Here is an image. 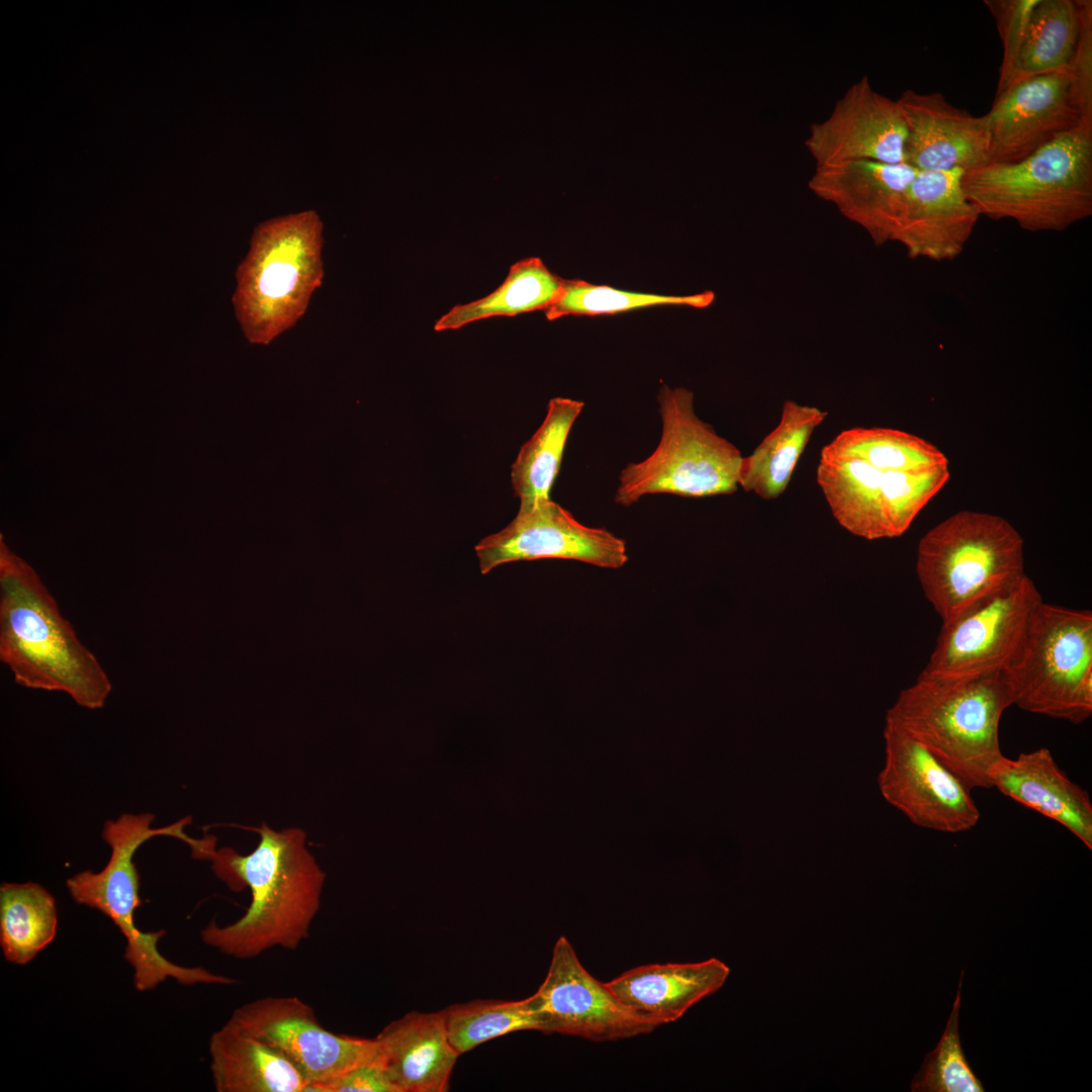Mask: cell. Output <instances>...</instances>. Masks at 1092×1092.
I'll list each match as a JSON object with an SVG mask.
<instances>
[{"instance_id": "obj_1", "label": "cell", "mask_w": 1092, "mask_h": 1092, "mask_svg": "<svg viewBox=\"0 0 1092 1092\" xmlns=\"http://www.w3.org/2000/svg\"><path fill=\"white\" fill-rule=\"evenodd\" d=\"M260 841L249 854L234 848L214 849L208 860L214 875L235 891L251 892L246 913L220 926L211 920L200 932L201 940L238 960H251L281 947L296 949L309 935L321 907L326 874L305 845L300 828H258Z\"/></svg>"}, {"instance_id": "obj_2", "label": "cell", "mask_w": 1092, "mask_h": 1092, "mask_svg": "<svg viewBox=\"0 0 1092 1092\" xmlns=\"http://www.w3.org/2000/svg\"><path fill=\"white\" fill-rule=\"evenodd\" d=\"M0 659L17 685L104 707L112 684L37 572L0 535Z\"/></svg>"}, {"instance_id": "obj_3", "label": "cell", "mask_w": 1092, "mask_h": 1092, "mask_svg": "<svg viewBox=\"0 0 1092 1092\" xmlns=\"http://www.w3.org/2000/svg\"><path fill=\"white\" fill-rule=\"evenodd\" d=\"M1010 706L1004 669L968 675L922 670L888 710L886 724L918 741L971 790L988 789L989 771L1003 755L1000 720Z\"/></svg>"}, {"instance_id": "obj_4", "label": "cell", "mask_w": 1092, "mask_h": 1092, "mask_svg": "<svg viewBox=\"0 0 1092 1092\" xmlns=\"http://www.w3.org/2000/svg\"><path fill=\"white\" fill-rule=\"evenodd\" d=\"M980 214L1029 232H1063L1092 215V124L1081 123L1012 163L965 172Z\"/></svg>"}, {"instance_id": "obj_5", "label": "cell", "mask_w": 1092, "mask_h": 1092, "mask_svg": "<svg viewBox=\"0 0 1092 1092\" xmlns=\"http://www.w3.org/2000/svg\"><path fill=\"white\" fill-rule=\"evenodd\" d=\"M324 225L312 209L259 223L236 271L233 305L247 341L269 345L305 313L324 279Z\"/></svg>"}, {"instance_id": "obj_6", "label": "cell", "mask_w": 1092, "mask_h": 1092, "mask_svg": "<svg viewBox=\"0 0 1092 1092\" xmlns=\"http://www.w3.org/2000/svg\"><path fill=\"white\" fill-rule=\"evenodd\" d=\"M152 813H124L116 820H107L102 830L103 840L110 846L107 864L98 873L80 872L66 881L75 903L100 911L109 917L125 938L124 959L133 970V986L145 992L155 989L167 979L182 985H231L235 980L212 973L202 967H185L166 959L158 948L164 929L146 932L134 922V912L141 905L140 875L133 861L138 848L156 836H171L184 841L191 849L201 839L191 838L184 827L191 817L153 828Z\"/></svg>"}, {"instance_id": "obj_7", "label": "cell", "mask_w": 1092, "mask_h": 1092, "mask_svg": "<svg viewBox=\"0 0 1092 1092\" xmlns=\"http://www.w3.org/2000/svg\"><path fill=\"white\" fill-rule=\"evenodd\" d=\"M657 401L660 440L647 458L621 470L615 503L630 507L644 495L657 493L686 497L734 493L743 457L697 416L694 393L663 384Z\"/></svg>"}, {"instance_id": "obj_8", "label": "cell", "mask_w": 1092, "mask_h": 1092, "mask_svg": "<svg viewBox=\"0 0 1092 1092\" xmlns=\"http://www.w3.org/2000/svg\"><path fill=\"white\" fill-rule=\"evenodd\" d=\"M1012 705L1080 724L1092 715V613L1039 602L1004 669Z\"/></svg>"}, {"instance_id": "obj_9", "label": "cell", "mask_w": 1092, "mask_h": 1092, "mask_svg": "<svg viewBox=\"0 0 1092 1092\" xmlns=\"http://www.w3.org/2000/svg\"><path fill=\"white\" fill-rule=\"evenodd\" d=\"M1023 540L1004 518L962 511L919 541L916 572L925 598L946 621L1024 573Z\"/></svg>"}, {"instance_id": "obj_10", "label": "cell", "mask_w": 1092, "mask_h": 1092, "mask_svg": "<svg viewBox=\"0 0 1092 1092\" xmlns=\"http://www.w3.org/2000/svg\"><path fill=\"white\" fill-rule=\"evenodd\" d=\"M1041 596L1024 573L978 598L942 621L923 671L968 675L1006 669Z\"/></svg>"}, {"instance_id": "obj_11", "label": "cell", "mask_w": 1092, "mask_h": 1092, "mask_svg": "<svg viewBox=\"0 0 1092 1092\" xmlns=\"http://www.w3.org/2000/svg\"><path fill=\"white\" fill-rule=\"evenodd\" d=\"M288 1059L307 1081L305 1092L356 1066L381 1060L376 1038L336 1034L295 996H268L235 1009L228 1020Z\"/></svg>"}, {"instance_id": "obj_12", "label": "cell", "mask_w": 1092, "mask_h": 1092, "mask_svg": "<svg viewBox=\"0 0 1092 1092\" xmlns=\"http://www.w3.org/2000/svg\"><path fill=\"white\" fill-rule=\"evenodd\" d=\"M474 550L481 574L506 563L538 559L575 560L610 569L628 561L624 539L579 523L550 497L520 502L513 521L480 540Z\"/></svg>"}, {"instance_id": "obj_13", "label": "cell", "mask_w": 1092, "mask_h": 1092, "mask_svg": "<svg viewBox=\"0 0 1092 1092\" xmlns=\"http://www.w3.org/2000/svg\"><path fill=\"white\" fill-rule=\"evenodd\" d=\"M885 763L878 776L883 798L914 825L943 833L974 828L980 810L971 789L924 746L886 724Z\"/></svg>"}, {"instance_id": "obj_14", "label": "cell", "mask_w": 1092, "mask_h": 1092, "mask_svg": "<svg viewBox=\"0 0 1092 1092\" xmlns=\"http://www.w3.org/2000/svg\"><path fill=\"white\" fill-rule=\"evenodd\" d=\"M541 1032L575 1035L594 1041L626 1039L658 1027L638 1016L580 964L564 936L553 947L547 976L531 996Z\"/></svg>"}, {"instance_id": "obj_15", "label": "cell", "mask_w": 1092, "mask_h": 1092, "mask_svg": "<svg viewBox=\"0 0 1092 1092\" xmlns=\"http://www.w3.org/2000/svg\"><path fill=\"white\" fill-rule=\"evenodd\" d=\"M907 128L901 107L867 76L851 84L824 120L809 126L805 148L816 167L855 160L904 163Z\"/></svg>"}, {"instance_id": "obj_16", "label": "cell", "mask_w": 1092, "mask_h": 1092, "mask_svg": "<svg viewBox=\"0 0 1092 1092\" xmlns=\"http://www.w3.org/2000/svg\"><path fill=\"white\" fill-rule=\"evenodd\" d=\"M985 115L990 134V164L1021 160L1085 122L1073 102L1067 72L1014 82L996 93Z\"/></svg>"}, {"instance_id": "obj_17", "label": "cell", "mask_w": 1092, "mask_h": 1092, "mask_svg": "<svg viewBox=\"0 0 1092 1092\" xmlns=\"http://www.w3.org/2000/svg\"><path fill=\"white\" fill-rule=\"evenodd\" d=\"M965 171H917L905 192L892 242L912 259L949 261L964 251L980 217L964 187Z\"/></svg>"}, {"instance_id": "obj_18", "label": "cell", "mask_w": 1092, "mask_h": 1092, "mask_svg": "<svg viewBox=\"0 0 1092 1092\" xmlns=\"http://www.w3.org/2000/svg\"><path fill=\"white\" fill-rule=\"evenodd\" d=\"M907 128L904 163L917 171L965 172L990 164L986 115L975 116L939 92L903 91L897 99Z\"/></svg>"}, {"instance_id": "obj_19", "label": "cell", "mask_w": 1092, "mask_h": 1092, "mask_svg": "<svg viewBox=\"0 0 1092 1092\" xmlns=\"http://www.w3.org/2000/svg\"><path fill=\"white\" fill-rule=\"evenodd\" d=\"M916 172L905 163L855 160L816 167L808 185L880 246L893 241L905 192Z\"/></svg>"}, {"instance_id": "obj_20", "label": "cell", "mask_w": 1092, "mask_h": 1092, "mask_svg": "<svg viewBox=\"0 0 1092 1092\" xmlns=\"http://www.w3.org/2000/svg\"><path fill=\"white\" fill-rule=\"evenodd\" d=\"M990 788L1067 828L1092 849V804L1089 794L1074 783L1046 747L1004 755L989 771Z\"/></svg>"}, {"instance_id": "obj_21", "label": "cell", "mask_w": 1092, "mask_h": 1092, "mask_svg": "<svg viewBox=\"0 0 1092 1092\" xmlns=\"http://www.w3.org/2000/svg\"><path fill=\"white\" fill-rule=\"evenodd\" d=\"M729 973L724 963L713 958L700 963L639 966L605 984L629 1010L660 1026L677 1020L720 989Z\"/></svg>"}, {"instance_id": "obj_22", "label": "cell", "mask_w": 1092, "mask_h": 1092, "mask_svg": "<svg viewBox=\"0 0 1092 1092\" xmlns=\"http://www.w3.org/2000/svg\"><path fill=\"white\" fill-rule=\"evenodd\" d=\"M380 1059L398 1092H444L460 1056L438 1013L410 1012L375 1037Z\"/></svg>"}, {"instance_id": "obj_23", "label": "cell", "mask_w": 1092, "mask_h": 1092, "mask_svg": "<svg viewBox=\"0 0 1092 1092\" xmlns=\"http://www.w3.org/2000/svg\"><path fill=\"white\" fill-rule=\"evenodd\" d=\"M217 1092H305L307 1081L282 1054L228 1021L209 1039Z\"/></svg>"}, {"instance_id": "obj_24", "label": "cell", "mask_w": 1092, "mask_h": 1092, "mask_svg": "<svg viewBox=\"0 0 1092 1092\" xmlns=\"http://www.w3.org/2000/svg\"><path fill=\"white\" fill-rule=\"evenodd\" d=\"M883 474L867 462L821 450L816 479L838 522L868 540L890 538L883 510Z\"/></svg>"}, {"instance_id": "obj_25", "label": "cell", "mask_w": 1092, "mask_h": 1092, "mask_svg": "<svg viewBox=\"0 0 1092 1092\" xmlns=\"http://www.w3.org/2000/svg\"><path fill=\"white\" fill-rule=\"evenodd\" d=\"M826 417L817 406L785 400L777 427L742 458L738 485L765 500L781 496L814 431Z\"/></svg>"}, {"instance_id": "obj_26", "label": "cell", "mask_w": 1092, "mask_h": 1092, "mask_svg": "<svg viewBox=\"0 0 1092 1092\" xmlns=\"http://www.w3.org/2000/svg\"><path fill=\"white\" fill-rule=\"evenodd\" d=\"M563 281L540 258L522 259L511 266L503 284L494 291L477 300L455 305L436 322L434 329L437 332L458 330L484 318L545 311L559 298Z\"/></svg>"}, {"instance_id": "obj_27", "label": "cell", "mask_w": 1092, "mask_h": 1092, "mask_svg": "<svg viewBox=\"0 0 1092 1092\" xmlns=\"http://www.w3.org/2000/svg\"><path fill=\"white\" fill-rule=\"evenodd\" d=\"M1079 31L1077 0H1038L1008 77L996 93L1027 77L1067 72Z\"/></svg>"}, {"instance_id": "obj_28", "label": "cell", "mask_w": 1092, "mask_h": 1092, "mask_svg": "<svg viewBox=\"0 0 1092 1092\" xmlns=\"http://www.w3.org/2000/svg\"><path fill=\"white\" fill-rule=\"evenodd\" d=\"M583 406V401L567 397L549 400L542 424L522 445L511 467L512 486L520 502L550 497L568 435Z\"/></svg>"}, {"instance_id": "obj_29", "label": "cell", "mask_w": 1092, "mask_h": 1092, "mask_svg": "<svg viewBox=\"0 0 1092 1092\" xmlns=\"http://www.w3.org/2000/svg\"><path fill=\"white\" fill-rule=\"evenodd\" d=\"M54 896L41 885L3 883L0 887V945L5 960L23 966L55 938Z\"/></svg>"}, {"instance_id": "obj_30", "label": "cell", "mask_w": 1092, "mask_h": 1092, "mask_svg": "<svg viewBox=\"0 0 1092 1092\" xmlns=\"http://www.w3.org/2000/svg\"><path fill=\"white\" fill-rule=\"evenodd\" d=\"M831 454L858 458L881 471H922L948 466L945 455L931 443L889 428H850L823 447Z\"/></svg>"}, {"instance_id": "obj_31", "label": "cell", "mask_w": 1092, "mask_h": 1092, "mask_svg": "<svg viewBox=\"0 0 1092 1092\" xmlns=\"http://www.w3.org/2000/svg\"><path fill=\"white\" fill-rule=\"evenodd\" d=\"M440 1014L449 1041L460 1056L507 1033L542 1029L531 996L519 1001L474 1000L449 1006Z\"/></svg>"}, {"instance_id": "obj_32", "label": "cell", "mask_w": 1092, "mask_h": 1092, "mask_svg": "<svg viewBox=\"0 0 1092 1092\" xmlns=\"http://www.w3.org/2000/svg\"><path fill=\"white\" fill-rule=\"evenodd\" d=\"M714 298V292L709 290L692 295L670 296L630 292L579 279H564L559 298L544 312L548 321H554L565 315L614 314L654 305L704 308L709 306Z\"/></svg>"}, {"instance_id": "obj_33", "label": "cell", "mask_w": 1092, "mask_h": 1092, "mask_svg": "<svg viewBox=\"0 0 1092 1092\" xmlns=\"http://www.w3.org/2000/svg\"><path fill=\"white\" fill-rule=\"evenodd\" d=\"M964 971L961 972L959 990L943 1033L936 1046L929 1052L915 1075L913 1092H984L979 1078L970 1067L961 1045L959 1015L961 988Z\"/></svg>"}, {"instance_id": "obj_34", "label": "cell", "mask_w": 1092, "mask_h": 1092, "mask_svg": "<svg viewBox=\"0 0 1092 1092\" xmlns=\"http://www.w3.org/2000/svg\"><path fill=\"white\" fill-rule=\"evenodd\" d=\"M948 478V466L922 471H884L883 510L890 538L907 531Z\"/></svg>"}, {"instance_id": "obj_35", "label": "cell", "mask_w": 1092, "mask_h": 1092, "mask_svg": "<svg viewBox=\"0 0 1092 1092\" xmlns=\"http://www.w3.org/2000/svg\"><path fill=\"white\" fill-rule=\"evenodd\" d=\"M1077 2L1080 31L1067 73L1073 102L1083 121L1092 124V1Z\"/></svg>"}, {"instance_id": "obj_36", "label": "cell", "mask_w": 1092, "mask_h": 1092, "mask_svg": "<svg viewBox=\"0 0 1092 1092\" xmlns=\"http://www.w3.org/2000/svg\"><path fill=\"white\" fill-rule=\"evenodd\" d=\"M1038 0H985L1003 44L997 89L1008 77Z\"/></svg>"}, {"instance_id": "obj_37", "label": "cell", "mask_w": 1092, "mask_h": 1092, "mask_svg": "<svg viewBox=\"0 0 1092 1092\" xmlns=\"http://www.w3.org/2000/svg\"><path fill=\"white\" fill-rule=\"evenodd\" d=\"M317 1092H398L381 1060L356 1066L316 1086Z\"/></svg>"}]
</instances>
